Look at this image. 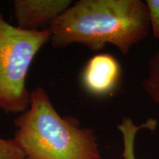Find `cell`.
<instances>
[{"mask_svg":"<svg viewBox=\"0 0 159 159\" xmlns=\"http://www.w3.org/2000/svg\"><path fill=\"white\" fill-rule=\"evenodd\" d=\"M142 86L151 100L159 105V47L149 60L148 76L142 81Z\"/></svg>","mask_w":159,"mask_h":159,"instance_id":"cell-6","label":"cell"},{"mask_svg":"<svg viewBox=\"0 0 159 159\" xmlns=\"http://www.w3.org/2000/svg\"><path fill=\"white\" fill-rule=\"evenodd\" d=\"M119 129L123 134L125 143L124 156L125 159H135L134 156V140L137 130L141 129L140 127L135 126L130 121L123 122L119 125Z\"/></svg>","mask_w":159,"mask_h":159,"instance_id":"cell-7","label":"cell"},{"mask_svg":"<svg viewBox=\"0 0 159 159\" xmlns=\"http://www.w3.org/2000/svg\"><path fill=\"white\" fill-rule=\"evenodd\" d=\"M71 4L70 0H15L13 13L16 27L27 31L47 29Z\"/></svg>","mask_w":159,"mask_h":159,"instance_id":"cell-4","label":"cell"},{"mask_svg":"<svg viewBox=\"0 0 159 159\" xmlns=\"http://www.w3.org/2000/svg\"><path fill=\"white\" fill-rule=\"evenodd\" d=\"M150 27L148 7L141 0H80L48 29L55 49L77 43L97 52L112 44L128 55L133 46L147 39Z\"/></svg>","mask_w":159,"mask_h":159,"instance_id":"cell-1","label":"cell"},{"mask_svg":"<svg viewBox=\"0 0 159 159\" xmlns=\"http://www.w3.org/2000/svg\"><path fill=\"white\" fill-rule=\"evenodd\" d=\"M121 74L120 64L116 57L101 53L94 55L86 63L83 71L82 83L90 94L106 96L116 89Z\"/></svg>","mask_w":159,"mask_h":159,"instance_id":"cell-5","label":"cell"},{"mask_svg":"<svg viewBox=\"0 0 159 159\" xmlns=\"http://www.w3.org/2000/svg\"><path fill=\"white\" fill-rule=\"evenodd\" d=\"M146 5L152 34L156 39H159V0H147Z\"/></svg>","mask_w":159,"mask_h":159,"instance_id":"cell-9","label":"cell"},{"mask_svg":"<svg viewBox=\"0 0 159 159\" xmlns=\"http://www.w3.org/2000/svg\"><path fill=\"white\" fill-rule=\"evenodd\" d=\"M13 124L25 159H101L94 131L81 128L75 117L61 116L43 87L31 91L28 108Z\"/></svg>","mask_w":159,"mask_h":159,"instance_id":"cell-2","label":"cell"},{"mask_svg":"<svg viewBox=\"0 0 159 159\" xmlns=\"http://www.w3.org/2000/svg\"><path fill=\"white\" fill-rule=\"evenodd\" d=\"M49 41L48 28L23 30L7 22L0 8V109L5 114H21L28 108L27 75L35 55Z\"/></svg>","mask_w":159,"mask_h":159,"instance_id":"cell-3","label":"cell"},{"mask_svg":"<svg viewBox=\"0 0 159 159\" xmlns=\"http://www.w3.org/2000/svg\"><path fill=\"white\" fill-rule=\"evenodd\" d=\"M0 159H25L23 152L14 139L0 137Z\"/></svg>","mask_w":159,"mask_h":159,"instance_id":"cell-8","label":"cell"}]
</instances>
